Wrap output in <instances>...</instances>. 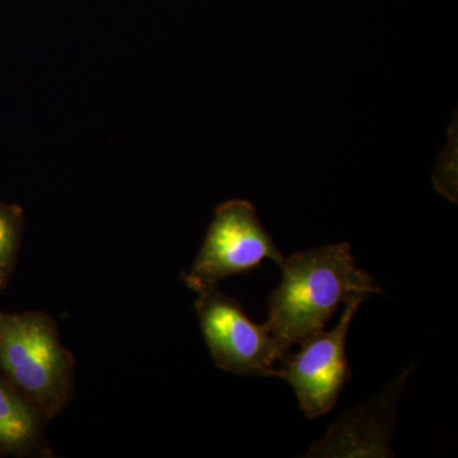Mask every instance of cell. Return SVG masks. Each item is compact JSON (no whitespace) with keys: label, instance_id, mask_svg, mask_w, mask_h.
Wrapping results in <instances>:
<instances>
[{"label":"cell","instance_id":"obj_2","mask_svg":"<svg viewBox=\"0 0 458 458\" xmlns=\"http://www.w3.org/2000/svg\"><path fill=\"white\" fill-rule=\"evenodd\" d=\"M0 370L49 421L73 397L75 358L49 313L0 311Z\"/></svg>","mask_w":458,"mask_h":458},{"label":"cell","instance_id":"obj_6","mask_svg":"<svg viewBox=\"0 0 458 458\" xmlns=\"http://www.w3.org/2000/svg\"><path fill=\"white\" fill-rule=\"evenodd\" d=\"M409 370L369 403L349 410L304 457H394V405Z\"/></svg>","mask_w":458,"mask_h":458},{"label":"cell","instance_id":"obj_4","mask_svg":"<svg viewBox=\"0 0 458 458\" xmlns=\"http://www.w3.org/2000/svg\"><path fill=\"white\" fill-rule=\"evenodd\" d=\"M198 294L195 311L216 366L234 375L276 377L280 355L267 325L255 324L218 286Z\"/></svg>","mask_w":458,"mask_h":458},{"label":"cell","instance_id":"obj_1","mask_svg":"<svg viewBox=\"0 0 458 458\" xmlns=\"http://www.w3.org/2000/svg\"><path fill=\"white\" fill-rule=\"evenodd\" d=\"M280 267L282 280L271 294L265 324L280 358L304 337L322 330L340 304L382 293L373 276L358 269L348 243L297 252Z\"/></svg>","mask_w":458,"mask_h":458},{"label":"cell","instance_id":"obj_7","mask_svg":"<svg viewBox=\"0 0 458 458\" xmlns=\"http://www.w3.org/2000/svg\"><path fill=\"white\" fill-rule=\"evenodd\" d=\"M50 421L0 375V456L53 457L47 439Z\"/></svg>","mask_w":458,"mask_h":458},{"label":"cell","instance_id":"obj_3","mask_svg":"<svg viewBox=\"0 0 458 458\" xmlns=\"http://www.w3.org/2000/svg\"><path fill=\"white\" fill-rule=\"evenodd\" d=\"M270 259L282 267L284 256L261 225L250 201H225L216 208L212 225L191 270L183 276L185 284L200 293L216 288L229 276H241Z\"/></svg>","mask_w":458,"mask_h":458},{"label":"cell","instance_id":"obj_5","mask_svg":"<svg viewBox=\"0 0 458 458\" xmlns=\"http://www.w3.org/2000/svg\"><path fill=\"white\" fill-rule=\"evenodd\" d=\"M364 301L363 297L348 301L335 328L316 331L298 343L301 351L297 354L288 352L280 358L283 367L276 370V377L293 387L300 409L309 419L327 414L351 378L346 336L352 319Z\"/></svg>","mask_w":458,"mask_h":458},{"label":"cell","instance_id":"obj_8","mask_svg":"<svg viewBox=\"0 0 458 458\" xmlns=\"http://www.w3.org/2000/svg\"><path fill=\"white\" fill-rule=\"evenodd\" d=\"M25 216L18 205L0 201V293L7 288L13 276L21 243H22Z\"/></svg>","mask_w":458,"mask_h":458}]
</instances>
